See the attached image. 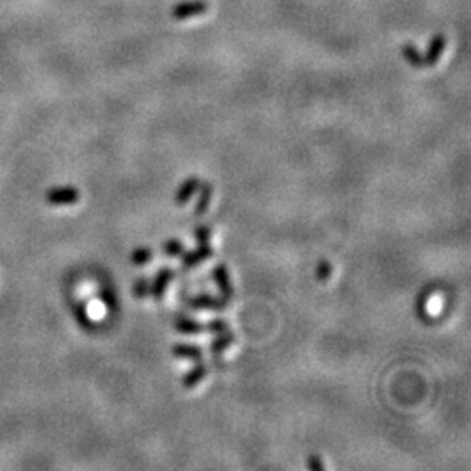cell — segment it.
Instances as JSON below:
<instances>
[{
	"label": "cell",
	"instance_id": "1",
	"mask_svg": "<svg viewBox=\"0 0 471 471\" xmlns=\"http://www.w3.org/2000/svg\"><path fill=\"white\" fill-rule=\"evenodd\" d=\"M210 9L208 2L205 0H187V2H180L173 6L172 18L173 20H189V18H196L205 14Z\"/></svg>",
	"mask_w": 471,
	"mask_h": 471
},
{
	"label": "cell",
	"instance_id": "2",
	"mask_svg": "<svg viewBox=\"0 0 471 471\" xmlns=\"http://www.w3.org/2000/svg\"><path fill=\"white\" fill-rule=\"evenodd\" d=\"M81 194L76 187H54L51 191H47L46 199L47 203L56 206L63 205H76L79 201Z\"/></svg>",
	"mask_w": 471,
	"mask_h": 471
},
{
	"label": "cell",
	"instance_id": "3",
	"mask_svg": "<svg viewBox=\"0 0 471 471\" xmlns=\"http://www.w3.org/2000/svg\"><path fill=\"white\" fill-rule=\"evenodd\" d=\"M173 278H175V270L173 269H169V267L159 269L157 274L154 276V281H152L148 294L154 297L155 300H161L162 297H165L166 288H168V285L172 283Z\"/></svg>",
	"mask_w": 471,
	"mask_h": 471
},
{
	"label": "cell",
	"instance_id": "4",
	"mask_svg": "<svg viewBox=\"0 0 471 471\" xmlns=\"http://www.w3.org/2000/svg\"><path fill=\"white\" fill-rule=\"evenodd\" d=\"M445 47H447V39L445 35H435L431 39V42L426 47V53H422V59H424V66H433L439 63V59L442 58Z\"/></svg>",
	"mask_w": 471,
	"mask_h": 471
},
{
	"label": "cell",
	"instance_id": "5",
	"mask_svg": "<svg viewBox=\"0 0 471 471\" xmlns=\"http://www.w3.org/2000/svg\"><path fill=\"white\" fill-rule=\"evenodd\" d=\"M213 280H215V283H217L218 290H220L222 299L231 300L232 295H234V290H232L231 278H229L227 267H225L224 264L215 266V269H213Z\"/></svg>",
	"mask_w": 471,
	"mask_h": 471
},
{
	"label": "cell",
	"instance_id": "6",
	"mask_svg": "<svg viewBox=\"0 0 471 471\" xmlns=\"http://www.w3.org/2000/svg\"><path fill=\"white\" fill-rule=\"evenodd\" d=\"M189 306H191L192 309L222 311V309H225V306H227V300L217 299V297H213V295L203 294V295H198V297H194V299L189 300Z\"/></svg>",
	"mask_w": 471,
	"mask_h": 471
},
{
	"label": "cell",
	"instance_id": "7",
	"mask_svg": "<svg viewBox=\"0 0 471 471\" xmlns=\"http://www.w3.org/2000/svg\"><path fill=\"white\" fill-rule=\"evenodd\" d=\"M199 246L196 248L194 251H189V254H181L184 255V266L187 269L191 267H196L201 264L203 261H208V258L213 257V248L210 246V243H198Z\"/></svg>",
	"mask_w": 471,
	"mask_h": 471
},
{
	"label": "cell",
	"instance_id": "8",
	"mask_svg": "<svg viewBox=\"0 0 471 471\" xmlns=\"http://www.w3.org/2000/svg\"><path fill=\"white\" fill-rule=\"evenodd\" d=\"M199 187V178L198 177H189L184 184L178 187V191L175 192V203L177 205H185L192 196L196 194Z\"/></svg>",
	"mask_w": 471,
	"mask_h": 471
},
{
	"label": "cell",
	"instance_id": "9",
	"mask_svg": "<svg viewBox=\"0 0 471 471\" xmlns=\"http://www.w3.org/2000/svg\"><path fill=\"white\" fill-rule=\"evenodd\" d=\"M175 328L178 333H184V335H198V333L205 332V325L189 316H178L175 320Z\"/></svg>",
	"mask_w": 471,
	"mask_h": 471
},
{
	"label": "cell",
	"instance_id": "10",
	"mask_svg": "<svg viewBox=\"0 0 471 471\" xmlns=\"http://www.w3.org/2000/svg\"><path fill=\"white\" fill-rule=\"evenodd\" d=\"M172 353L177 356V358H184V359H192V362H199L203 358V351L201 347L194 346V344H175L172 347Z\"/></svg>",
	"mask_w": 471,
	"mask_h": 471
},
{
	"label": "cell",
	"instance_id": "11",
	"mask_svg": "<svg viewBox=\"0 0 471 471\" xmlns=\"http://www.w3.org/2000/svg\"><path fill=\"white\" fill-rule=\"evenodd\" d=\"M206 374H208V369L205 365L192 366V369L189 370L184 377H181V384H184V388H187V389L194 388L196 384H199L203 379H205Z\"/></svg>",
	"mask_w": 471,
	"mask_h": 471
},
{
	"label": "cell",
	"instance_id": "12",
	"mask_svg": "<svg viewBox=\"0 0 471 471\" xmlns=\"http://www.w3.org/2000/svg\"><path fill=\"white\" fill-rule=\"evenodd\" d=\"M403 58L407 59L409 65L415 66V68H424V59H422V53L414 46V44H405L402 49Z\"/></svg>",
	"mask_w": 471,
	"mask_h": 471
},
{
	"label": "cell",
	"instance_id": "13",
	"mask_svg": "<svg viewBox=\"0 0 471 471\" xmlns=\"http://www.w3.org/2000/svg\"><path fill=\"white\" fill-rule=\"evenodd\" d=\"M232 342H234V333H231L229 330L224 333H218L217 339L211 342V351H213L215 354H220V353H224V351L227 350Z\"/></svg>",
	"mask_w": 471,
	"mask_h": 471
},
{
	"label": "cell",
	"instance_id": "14",
	"mask_svg": "<svg viewBox=\"0 0 471 471\" xmlns=\"http://www.w3.org/2000/svg\"><path fill=\"white\" fill-rule=\"evenodd\" d=\"M211 196H213V187L210 184H205L201 187V192H199V201L196 205V215H203L206 213L208 206H210Z\"/></svg>",
	"mask_w": 471,
	"mask_h": 471
},
{
	"label": "cell",
	"instance_id": "15",
	"mask_svg": "<svg viewBox=\"0 0 471 471\" xmlns=\"http://www.w3.org/2000/svg\"><path fill=\"white\" fill-rule=\"evenodd\" d=\"M152 257H154V251H152L150 248L142 246V248H136V250L133 251L131 262L135 266H145L152 261Z\"/></svg>",
	"mask_w": 471,
	"mask_h": 471
},
{
	"label": "cell",
	"instance_id": "16",
	"mask_svg": "<svg viewBox=\"0 0 471 471\" xmlns=\"http://www.w3.org/2000/svg\"><path fill=\"white\" fill-rule=\"evenodd\" d=\"M185 251V246L181 241L178 239H168L165 244H162V254H166L168 257H178Z\"/></svg>",
	"mask_w": 471,
	"mask_h": 471
},
{
	"label": "cell",
	"instance_id": "17",
	"mask_svg": "<svg viewBox=\"0 0 471 471\" xmlns=\"http://www.w3.org/2000/svg\"><path fill=\"white\" fill-rule=\"evenodd\" d=\"M148 290H150V285H148L145 278H140V280H136L135 285H133V295H135L136 299H143V297H147Z\"/></svg>",
	"mask_w": 471,
	"mask_h": 471
},
{
	"label": "cell",
	"instance_id": "18",
	"mask_svg": "<svg viewBox=\"0 0 471 471\" xmlns=\"http://www.w3.org/2000/svg\"><path fill=\"white\" fill-rule=\"evenodd\" d=\"M332 264L328 261H320L316 267V278L320 281H326L330 276H332Z\"/></svg>",
	"mask_w": 471,
	"mask_h": 471
},
{
	"label": "cell",
	"instance_id": "19",
	"mask_svg": "<svg viewBox=\"0 0 471 471\" xmlns=\"http://www.w3.org/2000/svg\"><path fill=\"white\" fill-rule=\"evenodd\" d=\"M205 328L208 330V332H211V333H224V332H227L229 330V325H227V321H224V320H220V318H217V320H211L210 323H208Z\"/></svg>",
	"mask_w": 471,
	"mask_h": 471
},
{
	"label": "cell",
	"instance_id": "20",
	"mask_svg": "<svg viewBox=\"0 0 471 471\" xmlns=\"http://www.w3.org/2000/svg\"><path fill=\"white\" fill-rule=\"evenodd\" d=\"M196 241L198 243H210V237H211V231L210 227H206V225H201V227L196 229Z\"/></svg>",
	"mask_w": 471,
	"mask_h": 471
},
{
	"label": "cell",
	"instance_id": "21",
	"mask_svg": "<svg viewBox=\"0 0 471 471\" xmlns=\"http://www.w3.org/2000/svg\"><path fill=\"white\" fill-rule=\"evenodd\" d=\"M307 468L311 471H321L325 468V465L320 455H309V459H307Z\"/></svg>",
	"mask_w": 471,
	"mask_h": 471
}]
</instances>
